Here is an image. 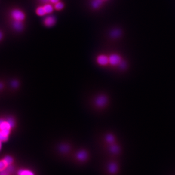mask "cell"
Returning <instances> with one entry per match:
<instances>
[{
	"label": "cell",
	"instance_id": "12",
	"mask_svg": "<svg viewBox=\"0 0 175 175\" xmlns=\"http://www.w3.org/2000/svg\"><path fill=\"white\" fill-rule=\"evenodd\" d=\"M13 166H10L5 170L0 172V175H11L12 172L13 171Z\"/></svg>",
	"mask_w": 175,
	"mask_h": 175
},
{
	"label": "cell",
	"instance_id": "7",
	"mask_svg": "<svg viewBox=\"0 0 175 175\" xmlns=\"http://www.w3.org/2000/svg\"><path fill=\"white\" fill-rule=\"evenodd\" d=\"M108 167H109L108 168L109 172L110 174H112V175H115V174H117V173L119 171L118 164L115 162L110 163Z\"/></svg>",
	"mask_w": 175,
	"mask_h": 175
},
{
	"label": "cell",
	"instance_id": "9",
	"mask_svg": "<svg viewBox=\"0 0 175 175\" xmlns=\"http://www.w3.org/2000/svg\"><path fill=\"white\" fill-rule=\"evenodd\" d=\"M12 26H13V28L18 31H22L23 28V24L22 21L13 20Z\"/></svg>",
	"mask_w": 175,
	"mask_h": 175
},
{
	"label": "cell",
	"instance_id": "21",
	"mask_svg": "<svg viewBox=\"0 0 175 175\" xmlns=\"http://www.w3.org/2000/svg\"><path fill=\"white\" fill-rule=\"evenodd\" d=\"M3 38V34L2 32L1 31H0V41H1L2 39Z\"/></svg>",
	"mask_w": 175,
	"mask_h": 175
},
{
	"label": "cell",
	"instance_id": "2",
	"mask_svg": "<svg viewBox=\"0 0 175 175\" xmlns=\"http://www.w3.org/2000/svg\"><path fill=\"white\" fill-rule=\"evenodd\" d=\"M10 15L13 20L23 22V20H24L26 18V15L24 12L20 9L17 8L12 10Z\"/></svg>",
	"mask_w": 175,
	"mask_h": 175
},
{
	"label": "cell",
	"instance_id": "10",
	"mask_svg": "<svg viewBox=\"0 0 175 175\" xmlns=\"http://www.w3.org/2000/svg\"><path fill=\"white\" fill-rule=\"evenodd\" d=\"M17 175H36L32 171L28 169H20L18 172Z\"/></svg>",
	"mask_w": 175,
	"mask_h": 175
},
{
	"label": "cell",
	"instance_id": "8",
	"mask_svg": "<svg viewBox=\"0 0 175 175\" xmlns=\"http://www.w3.org/2000/svg\"><path fill=\"white\" fill-rule=\"evenodd\" d=\"M56 23V20L54 17L49 16L46 17L44 20L45 24L46 26L51 27L54 26Z\"/></svg>",
	"mask_w": 175,
	"mask_h": 175
},
{
	"label": "cell",
	"instance_id": "14",
	"mask_svg": "<svg viewBox=\"0 0 175 175\" xmlns=\"http://www.w3.org/2000/svg\"><path fill=\"white\" fill-rule=\"evenodd\" d=\"M105 139L106 141L108 143L110 144V145L114 143L115 138H114L113 135L111 134H107V135L106 136Z\"/></svg>",
	"mask_w": 175,
	"mask_h": 175
},
{
	"label": "cell",
	"instance_id": "18",
	"mask_svg": "<svg viewBox=\"0 0 175 175\" xmlns=\"http://www.w3.org/2000/svg\"><path fill=\"white\" fill-rule=\"evenodd\" d=\"M102 4L101 0H94L92 3L93 8H98Z\"/></svg>",
	"mask_w": 175,
	"mask_h": 175
},
{
	"label": "cell",
	"instance_id": "22",
	"mask_svg": "<svg viewBox=\"0 0 175 175\" xmlns=\"http://www.w3.org/2000/svg\"><path fill=\"white\" fill-rule=\"evenodd\" d=\"M2 146H3V142L1 141H0V151H1L2 149Z\"/></svg>",
	"mask_w": 175,
	"mask_h": 175
},
{
	"label": "cell",
	"instance_id": "23",
	"mask_svg": "<svg viewBox=\"0 0 175 175\" xmlns=\"http://www.w3.org/2000/svg\"><path fill=\"white\" fill-rule=\"evenodd\" d=\"M41 1L44 3H47L50 1V0H41Z\"/></svg>",
	"mask_w": 175,
	"mask_h": 175
},
{
	"label": "cell",
	"instance_id": "15",
	"mask_svg": "<svg viewBox=\"0 0 175 175\" xmlns=\"http://www.w3.org/2000/svg\"><path fill=\"white\" fill-rule=\"evenodd\" d=\"M43 8L46 14L51 13L53 11V8L49 4H46L43 6Z\"/></svg>",
	"mask_w": 175,
	"mask_h": 175
},
{
	"label": "cell",
	"instance_id": "4",
	"mask_svg": "<svg viewBox=\"0 0 175 175\" xmlns=\"http://www.w3.org/2000/svg\"><path fill=\"white\" fill-rule=\"evenodd\" d=\"M109 64L112 66H116L121 62V58L117 54H112L109 57Z\"/></svg>",
	"mask_w": 175,
	"mask_h": 175
},
{
	"label": "cell",
	"instance_id": "17",
	"mask_svg": "<svg viewBox=\"0 0 175 175\" xmlns=\"http://www.w3.org/2000/svg\"><path fill=\"white\" fill-rule=\"evenodd\" d=\"M36 13L38 15L40 16H44L46 14L45 10L43 9V7H40L37 8V9H36Z\"/></svg>",
	"mask_w": 175,
	"mask_h": 175
},
{
	"label": "cell",
	"instance_id": "11",
	"mask_svg": "<svg viewBox=\"0 0 175 175\" xmlns=\"http://www.w3.org/2000/svg\"><path fill=\"white\" fill-rule=\"evenodd\" d=\"M9 166L4 158L0 160V172L7 169Z\"/></svg>",
	"mask_w": 175,
	"mask_h": 175
},
{
	"label": "cell",
	"instance_id": "20",
	"mask_svg": "<svg viewBox=\"0 0 175 175\" xmlns=\"http://www.w3.org/2000/svg\"><path fill=\"white\" fill-rule=\"evenodd\" d=\"M60 0H50V2H51V3H53V4H55L58 2Z\"/></svg>",
	"mask_w": 175,
	"mask_h": 175
},
{
	"label": "cell",
	"instance_id": "5",
	"mask_svg": "<svg viewBox=\"0 0 175 175\" xmlns=\"http://www.w3.org/2000/svg\"><path fill=\"white\" fill-rule=\"evenodd\" d=\"M76 157L80 161H85L89 157V155L86 151L81 150L76 154Z\"/></svg>",
	"mask_w": 175,
	"mask_h": 175
},
{
	"label": "cell",
	"instance_id": "13",
	"mask_svg": "<svg viewBox=\"0 0 175 175\" xmlns=\"http://www.w3.org/2000/svg\"><path fill=\"white\" fill-rule=\"evenodd\" d=\"M109 148H110L109 150H110V152L112 153L117 154L119 151L120 149L119 146L114 143L111 144Z\"/></svg>",
	"mask_w": 175,
	"mask_h": 175
},
{
	"label": "cell",
	"instance_id": "6",
	"mask_svg": "<svg viewBox=\"0 0 175 175\" xmlns=\"http://www.w3.org/2000/svg\"><path fill=\"white\" fill-rule=\"evenodd\" d=\"M97 62L98 64L101 66H106L109 63V57L106 55H101L98 56L97 57Z\"/></svg>",
	"mask_w": 175,
	"mask_h": 175
},
{
	"label": "cell",
	"instance_id": "16",
	"mask_svg": "<svg viewBox=\"0 0 175 175\" xmlns=\"http://www.w3.org/2000/svg\"><path fill=\"white\" fill-rule=\"evenodd\" d=\"M4 158L9 166L12 165L14 163V160L12 156H10V155H7V156L4 157Z\"/></svg>",
	"mask_w": 175,
	"mask_h": 175
},
{
	"label": "cell",
	"instance_id": "1",
	"mask_svg": "<svg viewBox=\"0 0 175 175\" xmlns=\"http://www.w3.org/2000/svg\"><path fill=\"white\" fill-rule=\"evenodd\" d=\"M15 125V121L12 117L0 118V141L4 143L8 140Z\"/></svg>",
	"mask_w": 175,
	"mask_h": 175
},
{
	"label": "cell",
	"instance_id": "3",
	"mask_svg": "<svg viewBox=\"0 0 175 175\" xmlns=\"http://www.w3.org/2000/svg\"><path fill=\"white\" fill-rule=\"evenodd\" d=\"M108 99L107 97L104 94H100L95 98L94 104L95 106L99 109L104 108L107 105Z\"/></svg>",
	"mask_w": 175,
	"mask_h": 175
},
{
	"label": "cell",
	"instance_id": "19",
	"mask_svg": "<svg viewBox=\"0 0 175 175\" xmlns=\"http://www.w3.org/2000/svg\"><path fill=\"white\" fill-rule=\"evenodd\" d=\"M64 8V5L63 3L58 2L57 3L55 4V8L56 10H60Z\"/></svg>",
	"mask_w": 175,
	"mask_h": 175
}]
</instances>
